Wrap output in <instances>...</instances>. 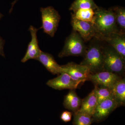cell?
<instances>
[{
  "label": "cell",
  "mask_w": 125,
  "mask_h": 125,
  "mask_svg": "<svg viewBox=\"0 0 125 125\" xmlns=\"http://www.w3.org/2000/svg\"><path fill=\"white\" fill-rule=\"evenodd\" d=\"M104 71L109 72L122 77L125 72V60L109 45L103 48Z\"/></svg>",
  "instance_id": "obj_3"
},
{
  "label": "cell",
  "mask_w": 125,
  "mask_h": 125,
  "mask_svg": "<svg viewBox=\"0 0 125 125\" xmlns=\"http://www.w3.org/2000/svg\"><path fill=\"white\" fill-rule=\"evenodd\" d=\"M46 84L54 89L62 90L76 89L80 83L73 80L68 74L62 73L56 78L49 80Z\"/></svg>",
  "instance_id": "obj_9"
},
{
  "label": "cell",
  "mask_w": 125,
  "mask_h": 125,
  "mask_svg": "<svg viewBox=\"0 0 125 125\" xmlns=\"http://www.w3.org/2000/svg\"><path fill=\"white\" fill-rule=\"evenodd\" d=\"M115 14L116 22L118 33L125 34V9L117 6L112 7Z\"/></svg>",
  "instance_id": "obj_17"
},
{
  "label": "cell",
  "mask_w": 125,
  "mask_h": 125,
  "mask_svg": "<svg viewBox=\"0 0 125 125\" xmlns=\"http://www.w3.org/2000/svg\"><path fill=\"white\" fill-rule=\"evenodd\" d=\"M91 40L80 64L88 67L90 74H94L104 71V45L103 41L96 37Z\"/></svg>",
  "instance_id": "obj_2"
},
{
  "label": "cell",
  "mask_w": 125,
  "mask_h": 125,
  "mask_svg": "<svg viewBox=\"0 0 125 125\" xmlns=\"http://www.w3.org/2000/svg\"><path fill=\"white\" fill-rule=\"evenodd\" d=\"M94 89L97 96L98 104L105 99L113 97L111 88L102 85H95Z\"/></svg>",
  "instance_id": "obj_19"
},
{
  "label": "cell",
  "mask_w": 125,
  "mask_h": 125,
  "mask_svg": "<svg viewBox=\"0 0 125 125\" xmlns=\"http://www.w3.org/2000/svg\"><path fill=\"white\" fill-rule=\"evenodd\" d=\"M42 25L40 29L43 30L45 33L51 37H54L57 30L61 19V16L58 11L52 6L45 8L41 7Z\"/></svg>",
  "instance_id": "obj_5"
},
{
  "label": "cell",
  "mask_w": 125,
  "mask_h": 125,
  "mask_svg": "<svg viewBox=\"0 0 125 125\" xmlns=\"http://www.w3.org/2000/svg\"><path fill=\"white\" fill-rule=\"evenodd\" d=\"M87 47L85 42L80 35L76 31L73 30L66 39L64 47L58 56L60 58L70 56H83Z\"/></svg>",
  "instance_id": "obj_4"
},
{
  "label": "cell",
  "mask_w": 125,
  "mask_h": 125,
  "mask_svg": "<svg viewBox=\"0 0 125 125\" xmlns=\"http://www.w3.org/2000/svg\"><path fill=\"white\" fill-rule=\"evenodd\" d=\"M39 29L30 25L29 30L31 33V39L28 46L27 52L21 62H25L31 59L36 60L41 53V51L39 46L37 33Z\"/></svg>",
  "instance_id": "obj_10"
},
{
  "label": "cell",
  "mask_w": 125,
  "mask_h": 125,
  "mask_svg": "<svg viewBox=\"0 0 125 125\" xmlns=\"http://www.w3.org/2000/svg\"><path fill=\"white\" fill-rule=\"evenodd\" d=\"M61 66L63 73L68 74L74 81L80 84L89 81L91 74L88 68L85 66L70 62Z\"/></svg>",
  "instance_id": "obj_6"
},
{
  "label": "cell",
  "mask_w": 125,
  "mask_h": 125,
  "mask_svg": "<svg viewBox=\"0 0 125 125\" xmlns=\"http://www.w3.org/2000/svg\"><path fill=\"white\" fill-rule=\"evenodd\" d=\"M113 96L118 106L125 104V78H121L117 81L111 88Z\"/></svg>",
  "instance_id": "obj_15"
},
{
  "label": "cell",
  "mask_w": 125,
  "mask_h": 125,
  "mask_svg": "<svg viewBox=\"0 0 125 125\" xmlns=\"http://www.w3.org/2000/svg\"><path fill=\"white\" fill-rule=\"evenodd\" d=\"M71 24L73 30L79 34L84 42L90 41L96 36V31L91 22L79 20L72 16Z\"/></svg>",
  "instance_id": "obj_8"
},
{
  "label": "cell",
  "mask_w": 125,
  "mask_h": 125,
  "mask_svg": "<svg viewBox=\"0 0 125 125\" xmlns=\"http://www.w3.org/2000/svg\"><path fill=\"white\" fill-rule=\"evenodd\" d=\"M97 38L112 47L125 60V34L112 33Z\"/></svg>",
  "instance_id": "obj_12"
},
{
  "label": "cell",
  "mask_w": 125,
  "mask_h": 125,
  "mask_svg": "<svg viewBox=\"0 0 125 125\" xmlns=\"http://www.w3.org/2000/svg\"><path fill=\"white\" fill-rule=\"evenodd\" d=\"M93 122V117L89 114L78 112L74 113L73 125H91Z\"/></svg>",
  "instance_id": "obj_21"
},
{
  "label": "cell",
  "mask_w": 125,
  "mask_h": 125,
  "mask_svg": "<svg viewBox=\"0 0 125 125\" xmlns=\"http://www.w3.org/2000/svg\"><path fill=\"white\" fill-rule=\"evenodd\" d=\"M72 113L71 112L66 111L62 112L61 114V120L64 122H68L71 120Z\"/></svg>",
  "instance_id": "obj_22"
},
{
  "label": "cell",
  "mask_w": 125,
  "mask_h": 125,
  "mask_svg": "<svg viewBox=\"0 0 125 125\" xmlns=\"http://www.w3.org/2000/svg\"><path fill=\"white\" fill-rule=\"evenodd\" d=\"M118 107L117 103L113 97L102 101L97 105L92 116L93 122H99L104 120L112 112Z\"/></svg>",
  "instance_id": "obj_7"
},
{
  "label": "cell",
  "mask_w": 125,
  "mask_h": 125,
  "mask_svg": "<svg viewBox=\"0 0 125 125\" xmlns=\"http://www.w3.org/2000/svg\"><path fill=\"white\" fill-rule=\"evenodd\" d=\"M98 104L97 99L94 89L86 97L82 100L78 112L84 113L93 116Z\"/></svg>",
  "instance_id": "obj_14"
},
{
  "label": "cell",
  "mask_w": 125,
  "mask_h": 125,
  "mask_svg": "<svg viewBox=\"0 0 125 125\" xmlns=\"http://www.w3.org/2000/svg\"><path fill=\"white\" fill-rule=\"evenodd\" d=\"M122 78L116 74L106 71H103L94 74H90L89 81L95 85H102L112 88L117 81Z\"/></svg>",
  "instance_id": "obj_11"
},
{
  "label": "cell",
  "mask_w": 125,
  "mask_h": 125,
  "mask_svg": "<svg viewBox=\"0 0 125 125\" xmlns=\"http://www.w3.org/2000/svg\"><path fill=\"white\" fill-rule=\"evenodd\" d=\"M98 7L94 0H75L72 4L69 10L74 12L80 9H91L94 10Z\"/></svg>",
  "instance_id": "obj_18"
},
{
  "label": "cell",
  "mask_w": 125,
  "mask_h": 125,
  "mask_svg": "<svg viewBox=\"0 0 125 125\" xmlns=\"http://www.w3.org/2000/svg\"><path fill=\"white\" fill-rule=\"evenodd\" d=\"M94 14V10L92 9H80L74 12L72 16L79 20L92 22Z\"/></svg>",
  "instance_id": "obj_20"
},
{
  "label": "cell",
  "mask_w": 125,
  "mask_h": 125,
  "mask_svg": "<svg viewBox=\"0 0 125 125\" xmlns=\"http://www.w3.org/2000/svg\"><path fill=\"white\" fill-rule=\"evenodd\" d=\"M3 16H3V15H2L1 13H0V20L3 17Z\"/></svg>",
  "instance_id": "obj_24"
},
{
  "label": "cell",
  "mask_w": 125,
  "mask_h": 125,
  "mask_svg": "<svg viewBox=\"0 0 125 125\" xmlns=\"http://www.w3.org/2000/svg\"><path fill=\"white\" fill-rule=\"evenodd\" d=\"M82 101L75 91L71 90L65 96L63 104L65 108L74 113L79 109Z\"/></svg>",
  "instance_id": "obj_16"
},
{
  "label": "cell",
  "mask_w": 125,
  "mask_h": 125,
  "mask_svg": "<svg viewBox=\"0 0 125 125\" xmlns=\"http://www.w3.org/2000/svg\"><path fill=\"white\" fill-rule=\"evenodd\" d=\"M36 60L41 62L48 71L53 74H60L63 73L61 66L58 64L53 56L49 53L42 51Z\"/></svg>",
  "instance_id": "obj_13"
},
{
  "label": "cell",
  "mask_w": 125,
  "mask_h": 125,
  "mask_svg": "<svg viewBox=\"0 0 125 125\" xmlns=\"http://www.w3.org/2000/svg\"><path fill=\"white\" fill-rule=\"evenodd\" d=\"M4 41L0 37V55L5 57V55L4 51Z\"/></svg>",
  "instance_id": "obj_23"
},
{
  "label": "cell",
  "mask_w": 125,
  "mask_h": 125,
  "mask_svg": "<svg viewBox=\"0 0 125 125\" xmlns=\"http://www.w3.org/2000/svg\"><path fill=\"white\" fill-rule=\"evenodd\" d=\"M96 32V38L106 37L118 33L115 13L111 8L108 10L98 7L94 10L92 22Z\"/></svg>",
  "instance_id": "obj_1"
}]
</instances>
